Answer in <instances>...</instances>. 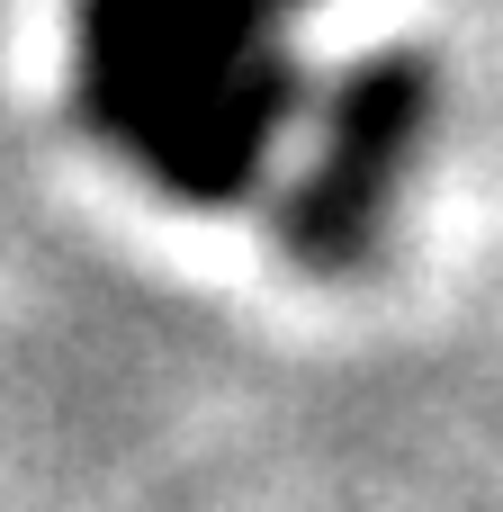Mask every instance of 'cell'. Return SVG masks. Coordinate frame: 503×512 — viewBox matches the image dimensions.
I'll list each match as a JSON object with an SVG mask.
<instances>
[{
    "label": "cell",
    "instance_id": "cell-1",
    "mask_svg": "<svg viewBox=\"0 0 503 512\" xmlns=\"http://www.w3.org/2000/svg\"><path fill=\"white\" fill-rule=\"evenodd\" d=\"M315 0H72V117L153 198L225 216L297 126L288 27Z\"/></svg>",
    "mask_w": 503,
    "mask_h": 512
},
{
    "label": "cell",
    "instance_id": "cell-2",
    "mask_svg": "<svg viewBox=\"0 0 503 512\" xmlns=\"http://www.w3.org/2000/svg\"><path fill=\"white\" fill-rule=\"evenodd\" d=\"M423 135H432V63L414 45L351 63L315 117V153L297 162V180L279 198L288 261L315 279H360L396 225V198L423 162Z\"/></svg>",
    "mask_w": 503,
    "mask_h": 512
}]
</instances>
